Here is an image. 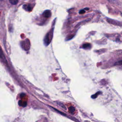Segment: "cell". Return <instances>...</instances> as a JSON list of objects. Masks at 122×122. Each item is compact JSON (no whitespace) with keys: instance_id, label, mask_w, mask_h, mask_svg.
<instances>
[{"instance_id":"1","label":"cell","mask_w":122,"mask_h":122,"mask_svg":"<svg viewBox=\"0 0 122 122\" xmlns=\"http://www.w3.org/2000/svg\"><path fill=\"white\" fill-rule=\"evenodd\" d=\"M43 15L45 17H46V18H48L50 16L51 12H50V10H46V11H44V12L43 13Z\"/></svg>"},{"instance_id":"2","label":"cell","mask_w":122,"mask_h":122,"mask_svg":"<svg viewBox=\"0 0 122 122\" xmlns=\"http://www.w3.org/2000/svg\"><path fill=\"white\" fill-rule=\"evenodd\" d=\"M19 104L20 106L22 107H25L27 105V102H22V101H20L19 102Z\"/></svg>"},{"instance_id":"3","label":"cell","mask_w":122,"mask_h":122,"mask_svg":"<svg viewBox=\"0 0 122 122\" xmlns=\"http://www.w3.org/2000/svg\"><path fill=\"white\" fill-rule=\"evenodd\" d=\"M82 47L84 49H90L91 47V45L90 43H87L84 44L82 45Z\"/></svg>"},{"instance_id":"4","label":"cell","mask_w":122,"mask_h":122,"mask_svg":"<svg viewBox=\"0 0 122 122\" xmlns=\"http://www.w3.org/2000/svg\"><path fill=\"white\" fill-rule=\"evenodd\" d=\"M0 58H2V59H3V60H5V57H4V55H3V52H2V51H1V49H0Z\"/></svg>"},{"instance_id":"5","label":"cell","mask_w":122,"mask_h":122,"mask_svg":"<svg viewBox=\"0 0 122 122\" xmlns=\"http://www.w3.org/2000/svg\"><path fill=\"white\" fill-rule=\"evenodd\" d=\"M69 111H70V112L71 113H73V112H74V111H75V108H74L73 107L71 106V107H70L69 108Z\"/></svg>"},{"instance_id":"6","label":"cell","mask_w":122,"mask_h":122,"mask_svg":"<svg viewBox=\"0 0 122 122\" xmlns=\"http://www.w3.org/2000/svg\"><path fill=\"white\" fill-rule=\"evenodd\" d=\"M9 1L12 4H14V5L17 4L18 3V1L16 0H9Z\"/></svg>"},{"instance_id":"7","label":"cell","mask_w":122,"mask_h":122,"mask_svg":"<svg viewBox=\"0 0 122 122\" xmlns=\"http://www.w3.org/2000/svg\"><path fill=\"white\" fill-rule=\"evenodd\" d=\"M115 65H122V60L116 62L115 63Z\"/></svg>"},{"instance_id":"8","label":"cell","mask_w":122,"mask_h":122,"mask_svg":"<svg viewBox=\"0 0 122 122\" xmlns=\"http://www.w3.org/2000/svg\"><path fill=\"white\" fill-rule=\"evenodd\" d=\"M100 92H97L96 94H95L93 95L91 97H92V98H93V99H94V98H96V97H97V96L99 94H100Z\"/></svg>"},{"instance_id":"9","label":"cell","mask_w":122,"mask_h":122,"mask_svg":"<svg viewBox=\"0 0 122 122\" xmlns=\"http://www.w3.org/2000/svg\"><path fill=\"white\" fill-rule=\"evenodd\" d=\"M84 12H85V11H84V10H81L80 11L79 13H80V14H82V13H84Z\"/></svg>"}]
</instances>
